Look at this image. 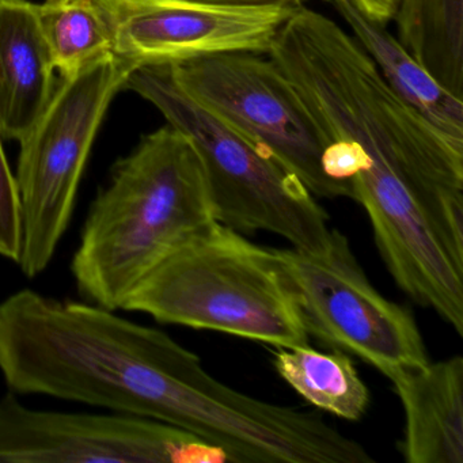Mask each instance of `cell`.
Listing matches in <instances>:
<instances>
[{
	"mask_svg": "<svg viewBox=\"0 0 463 463\" xmlns=\"http://www.w3.org/2000/svg\"><path fill=\"white\" fill-rule=\"evenodd\" d=\"M0 373L14 394L156 420L208 441L224 438L242 411L241 392L162 330L33 289L0 302Z\"/></svg>",
	"mask_w": 463,
	"mask_h": 463,
	"instance_id": "obj_1",
	"label": "cell"
},
{
	"mask_svg": "<svg viewBox=\"0 0 463 463\" xmlns=\"http://www.w3.org/2000/svg\"><path fill=\"white\" fill-rule=\"evenodd\" d=\"M215 221L204 165L188 135L167 126L116 162L94 199L71 261L78 291L118 310L181 241Z\"/></svg>",
	"mask_w": 463,
	"mask_h": 463,
	"instance_id": "obj_2",
	"label": "cell"
},
{
	"mask_svg": "<svg viewBox=\"0 0 463 463\" xmlns=\"http://www.w3.org/2000/svg\"><path fill=\"white\" fill-rule=\"evenodd\" d=\"M121 310L268 345H308L278 249L213 221L181 241L132 289Z\"/></svg>",
	"mask_w": 463,
	"mask_h": 463,
	"instance_id": "obj_3",
	"label": "cell"
},
{
	"mask_svg": "<svg viewBox=\"0 0 463 463\" xmlns=\"http://www.w3.org/2000/svg\"><path fill=\"white\" fill-rule=\"evenodd\" d=\"M124 89L191 137L204 165L216 222L235 232H275L300 250L326 248L332 229L314 194L269 154L186 96L167 64L137 67Z\"/></svg>",
	"mask_w": 463,
	"mask_h": 463,
	"instance_id": "obj_4",
	"label": "cell"
},
{
	"mask_svg": "<svg viewBox=\"0 0 463 463\" xmlns=\"http://www.w3.org/2000/svg\"><path fill=\"white\" fill-rule=\"evenodd\" d=\"M137 67L109 52L61 78L47 109L21 140L14 175L23 218L17 265L28 278L44 272L53 259L108 108Z\"/></svg>",
	"mask_w": 463,
	"mask_h": 463,
	"instance_id": "obj_5",
	"label": "cell"
},
{
	"mask_svg": "<svg viewBox=\"0 0 463 463\" xmlns=\"http://www.w3.org/2000/svg\"><path fill=\"white\" fill-rule=\"evenodd\" d=\"M167 69L186 96L269 154L314 196L352 199L351 189L327 173L332 143L267 53H218Z\"/></svg>",
	"mask_w": 463,
	"mask_h": 463,
	"instance_id": "obj_6",
	"label": "cell"
},
{
	"mask_svg": "<svg viewBox=\"0 0 463 463\" xmlns=\"http://www.w3.org/2000/svg\"><path fill=\"white\" fill-rule=\"evenodd\" d=\"M279 256L307 335L354 354L387 378L430 362L411 311L371 284L343 232L332 229L322 251L292 248Z\"/></svg>",
	"mask_w": 463,
	"mask_h": 463,
	"instance_id": "obj_7",
	"label": "cell"
},
{
	"mask_svg": "<svg viewBox=\"0 0 463 463\" xmlns=\"http://www.w3.org/2000/svg\"><path fill=\"white\" fill-rule=\"evenodd\" d=\"M229 463L226 451L175 425L124 414L39 411L0 398V463Z\"/></svg>",
	"mask_w": 463,
	"mask_h": 463,
	"instance_id": "obj_8",
	"label": "cell"
},
{
	"mask_svg": "<svg viewBox=\"0 0 463 463\" xmlns=\"http://www.w3.org/2000/svg\"><path fill=\"white\" fill-rule=\"evenodd\" d=\"M107 23L112 52L137 66L227 52L268 53L297 5L192 0H91Z\"/></svg>",
	"mask_w": 463,
	"mask_h": 463,
	"instance_id": "obj_9",
	"label": "cell"
},
{
	"mask_svg": "<svg viewBox=\"0 0 463 463\" xmlns=\"http://www.w3.org/2000/svg\"><path fill=\"white\" fill-rule=\"evenodd\" d=\"M405 413L401 454L408 463H463V357L389 376Z\"/></svg>",
	"mask_w": 463,
	"mask_h": 463,
	"instance_id": "obj_10",
	"label": "cell"
},
{
	"mask_svg": "<svg viewBox=\"0 0 463 463\" xmlns=\"http://www.w3.org/2000/svg\"><path fill=\"white\" fill-rule=\"evenodd\" d=\"M55 64L29 0H0V135L21 142L55 91Z\"/></svg>",
	"mask_w": 463,
	"mask_h": 463,
	"instance_id": "obj_11",
	"label": "cell"
},
{
	"mask_svg": "<svg viewBox=\"0 0 463 463\" xmlns=\"http://www.w3.org/2000/svg\"><path fill=\"white\" fill-rule=\"evenodd\" d=\"M352 36L373 59L390 88L449 140L463 146V99L441 88L383 24L368 18L354 0H329Z\"/></svg>",
	"mask_w": 463,
	"mask_h": 463,
	"instance_id": "obj_12",
	"label": "cell"
},
{
	"mask_svg": "<svg viewBox=\"0 0 463 463\" xmlns=\"http://www.w3.org/2000/svg\"><path fill=\"white\" fill-rule=\"evenodd\" d=\"M392 20L420 66L463 99V0H398Z\"/></svg>",
	"mask_w": 463,
	"mask_h": 463,
	"instance_id": "obj_13",
	"label": "cell"
},
{
	"mask_svg": "<svg viewBox=\"0 0 463 463\" xmlns=\"http://www.w3.org/2000/svg\"><path fill=\"white\" fill-rule=\"evenodd\" d=\"M273 365L280 378L319 411L357 421L370 406L368 387L345 352L333 349L332 354H324L308 345L279 346Z\"/></svg>",
	"mask_w": 463,
	"mask_h": 463,
	"instance_id": "obj_14",
	"label": "cell"
},
{
	"mask_svg": "<svg viewBox=\"0 0 463 463\" xmlns=\"http://www.w3.org/2000/svg\"><path fill=\"white\" fill-rule=\"evenodd\" d=\"M39 17L61 78L112 52L107 23L91 0H45Z\"/></svg>",
	"mask_w": 463,
	"mask_h": 463,
	"instance_id": "obj_15",
	"label": "cell"
},
{
	"mask_svg": "<svg viewBox=\"0 0 463 463\" xmlns=\"http://www.w3.org/2000/svg\"><path fill=\"white\" fill-rule=\"evenodd\" d=\"M23 249V218L17 181L0 135V257L18 264Z\"/></svg>",
	"mask_w": 463,
	"mask_h": 463,
	"instance_id": "obj_16",
	"label": "cell"
},
{
	"mask_svg": "<svg viewBox=\"0 0 463 463\" xmlns=\"http://www.w3.org/2000/svg\"><path fill=\"white\" fill-rule=\"evenodd\" d=\"M354 5L376 23L387 25L394 17L398 0H354Z\"/></svg>",
	"mask_w": 463,
	"mask_h": 463,
	"instance_id": "obj_17",
	"label": "cell"
},
{
	"mask_svg": "<svg viewBox=\"0 0 463 463\" xmlns=\"http://www.w3.org/2000/svg\"><path fill=\"white\" fill-rule=\"evenodd\" d=\"M192 2H204V4H268V2H288L289 0H192Z\"/></svg>",
	"mask_w": 463,
	"mask_h": 463,
	"instance_id": "obj_18",
	"label": "cell"
},
{
	"mask_svg": "<svg viewBox=\"0 0 463 463\" xmlns=\"http://www.w3.org/2000/svg\"><path fill=\"white\" fill-rule=\"evenodd\" d=\"M292 5H297V6H300V5H305L307 0H289Z\"/></svg>",
	"mask_w": 463,
	"mask_h": 463,
	"instance_id": "obj_19",
	"label": "cell"
}]
</instances>
